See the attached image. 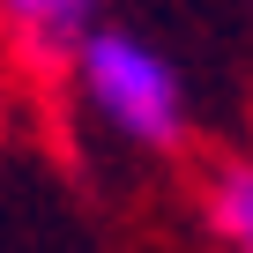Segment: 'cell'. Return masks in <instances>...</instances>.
Wrapping results in <instances>:
<instances>
[{
  "instance_id": "cell-2",
  "label": "cell",
  "mask_w": 253,
  "mask_h": 253,
  "mask_svg": "<svg viewBox=\"0 0 253 253\" xmlns=\"http://www.w3.org/2000/svg\"><path fill=\"white\" fill-rule=\"evenodd\" d=\"M0 15H8V30L30 52L60 60V52H75L97 30V0H0Z\"/></svg>"
},
{
  "instance_id": "cell-1",
  "label": "cell",
  "mask_w": 253,
  "mask_h": 253,
  "mask_svg": "<svg viewBox=\"0 0 253 253\" xmlns=\"http://www.w3.org/2000/svg\"><path fill=\"white\" fill-rule=\"evenodd\" d=\"M75 75H82V97L89 112L112 126V134L142 142V149H171L179 126H186V97H179V75L171 60L134 38V30H89L75 45Z\"/></svg>"
},
{
  "instance_id": "cell-3",
  "label": "cell",
  "mask_w": 253,
  "mask_h": 253,
  "mask_svg": "<svg viewBox=\"0 0 253 253\" xmlns=\"http://www.w3.org/2000/svg\"><path fill=\"white\" fill-rule=\"evenodd\" d=\"M209 223L223 238H246L253 231V164H223L216 186H209Z\"/></svg>"
},
{
  "instance_id": "cell-4",
  "label": "cell",
  "mask_w": 253,
  "mask_h": 253,
  "mask_svg": "<svg viewBox=\"0 0 253 253\" xmlns=\"http://www.w3.org/2000/svg\"><path fill=\"white\" fill-rule=\"evenodd\" d=\"M238 253H253V231H246V238H238Z\"/></svg>"
}]
</instances>
